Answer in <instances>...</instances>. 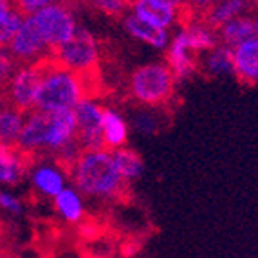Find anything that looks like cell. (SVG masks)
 I'll return each mask as SVG.
<instances>
[{
    "label": "cell",
    "instance_id": "29",
    "mask_svg": "<svg viewBox=\"0 0 258 258\" xmlns=\"http://www.w3.org/2000/svg\"><path fill=\"white\" fill-rule=\"evenodd\" d=\"M52 0H13L15 8L17 11L22 15V17H31V15H35L36 11L43 9L45 6L51 4Z\"/></svg>",
    "mask_w": 258,
    "mask_h": 258
},
{
    "label": "cell",
    "instance_id": "13",
    "mask_svg": "<svg viewBox=\"0 0 258 258\" xmlns=\"http://www.w3.org/2000/svg\"><path fill=\"white\" fill-rule=\"evenodd\" d=\"M233 51V74L244 85H254L258 80V38L238 43Z\"/></svg>",
    "mask_w": 258,
    "mask_h": 258
},
{
    "label": "cell",
    "instance_id": "16",
    "mask_svg": "<svg viewBox=\"0 0 258 258\" xmlns=\"http://www.w3.org/2000/svg\"><path fill=\"white\" fill-rule=\"evenodd\" d=\"M52 208L54 213L63 220L65 224H80L85 219L87 208L85 197L78 191L74 186H65L60 194L52 197Z\"/></svg>",
    "mask_w": 258,
    "mask_h": 258
},
{
    "label": "cell",
    "instance_id": "23",
    "mask_svg": "<svg viewBox=\"0 0 258 258\" xmlns=\"http://www.w3.org/2000/svg\"><path fill=\"white\" fill-rule=\"evenodd\" d=\"M203 69L210 76H231L233 74V51L228 45L217 43L215 47L204 52Z\"/></svg>",
    "mask_w": 258,
    "mask_h": 258
},
{
    "label": "cell",
    "instance_id": "25",
    "mask_svg": "<svg viewBox=\"0 0 258 258\" xmlns=\"http://www.w3.org/2000/svg\"><path fill=\"white\" fill-rule=\"evenodd\" d=\"M0 211L8 213L13 219H20V217H24L26 206H24V201L17 194H13L11 189L2 188L0 189Z\"/></svg>",
    "mask_w": 258,
    "mask_h": 258
},
{
    "label": "cell",
    "instance_id": "6",
    "mask_svg": "<svg viewBox=\"0 0 258 258\" xmlns=\"http://www.w3.org/2000/svg\"><path fill=\"white\" fill-rule=\"evenodd\" d=\"M31 20L36 26L49 51H54L56 47L63 45L67 40L73 38L78 29L73 9L61 2H51L35 15H31Z\"/></svg>",
    "mask_w": 258,
    "mask_h": 258
},
{
    "label": "cell",
    "instance_id": "4",
    "mask_svg": "<svg viewBox=\"0 0 258 258\" xmlns=\"http://www.w3.org/2000/svg\"><path fill=\"white\" fill-rule=\"evenodd\" d=\"M175 78L164 61H150L134 69L128 80V91L136 103L147 108L166 105L175 92Z\"/></svg>",
    "mask_w": 258,
    "mask_h": 258
},
{
    "label": "cell",
    "instance_id": "33",
    "mask_svg": "<svg viewBox=\"0 0 258 258\" xmlns=\"http://www.w3.org/2000/svg\"><path fill=\"white\" fill-rule=\"evenodd\" d=\"M0 237H2V228H0Z\"/></svg>",
    "mask_w": 258,
    "mask_h": 258
},
{
    "label": "cell",
    "instance_id": "3",
    "mask_svg": "<svg viewBox=\"0 0 258 258\" xmlns=\"http://www.w3.org/2000/svg\"><path fill=\"white\" fill-rule=\"evenodd\" d=\"M87 96L85 78L54 63L51 58L43 63L42 80L36 94L35 110L60 112L73 110L76 103Z\"/></svg>",
    "mask_w": 258,
    "mask_h": 258
},
{
    "label": "cell",
    "instance_id": "28",
    "mask_svg": "<svg viewBox=\"0 0 258 258\" xmlns=\"http://www.w3.org/2000/svg\"><path fill=\"white\" fill-rule=\"evenodd\" d=\"M18 63L15 61V58L11 56V52L8 51V47H0V89L4 91L8 82L11 80L13 73L17 71Z\"/></svg>",
    "mask_w": 258,
    "mask_h": 258
},
{
    "label": "cell",
    "instance_id": "5",
    "mask_svg": "<svg viewBox=\"0 0 258 258\" xmlns=\"http://www.w3.org/2000/svg\"><path fill=\"white\" fill-rule=\"evenodd\" d=\"M49 58L54 63L61 65L65 69L80 74V76H87L98 65L99 47L91 31L78 26L73 38L67 40L60 47H56L54 51H51Z\"/></svg>",
    "mask_w": 258,
    "mask_h": 258
},
{
    "label": "cell",
    "instance_id": "7",
    "mask_svg": "<svg viewBox=\"0 0 258 258\" xmlns=\"http://www.w3.org/2000/svg\"><path fill=\"white\" fill-rule=\"evenodd\" d=\"M45 60L38 61V63L18 65L17 71L13 73V76H11V80H9L4 89L8 105L18 108L24 114L35 110V101L36 94H38V87L40 80H42Z\"/></svg>",
    "mask_w": 258,
    "mask_h": 258
},
{
    "label": "cell",
    "instance_id": "21",
    "mask_svg": "<svg viewBox=\"0 0 258 258\" xmlns=\"http://www.w3.org/2000/svg\"><path fill=\"white\" fill-rule=\"evenodd\" d=\"M110 155L112 161H114V166H116L121 179L125 181V184L138 181L139 177L143 175V172H145V163H143L141 155L136 150H132V148H117V150L110 152Z\"/></svg>",
    "mask_w": 258,
    "mask_h": 258
},
{
    "label": "cell",
    "instance_id": "30",
    "mask_svg": "<svg viewBox=\"0 0 258 258\" xmlns=\"http://www.w3.org/2000/svg\"><path fill=\"white\" fill-rule=\"evenodd\" d=\"M219 0H184V9H189V13H206Z\"/></svg>",
    "mask_w": 258,
    "mask_h": 258
},
{
    "label": "cell",
    "instance_id": "22",
    "mask_svg": "<svg viewBox=\"0 0 258 258\" xmlns=\"http://www.w3.org/2000/svg\"><path fill=\"white\" fill-rule=\"evenodd\" d=\"M24 119H26V114L18 108L8 103L0 107V145L17 147L22 126H24Z\"/></svg>",
    "mask_w": 258,
    "mask_h": 258
},
{
    "label": "cell",
    "instance_id": "26",
    "mask_svg": "<svg viewBox=\"0 0 258 258\" xmlns=\"http://www.w3.org/2000/svg\"><path fill=\"white\" fill-rule=\"evenodd\" d=\"M132 125H134V128L141 134H154L159 130V119H157V116L152 112V108L143 107L141 110L134 116Z\"/></svg>",
    "mask_w": 258,
    "mask_h": 258
},
{
    "label": "cell",
    "instance_id": "10",
    "mask_svg": "<svg viewBox=\"0 0 258 258\" xmlns=\"http://www.w3.org/2000/svg\"><path fill=\"white\" fill-rule=\"evenodd\" d=\"M168 69L172 71L175 82L188 80L199 71V58L191 49H189L186 36L181 29L170 38L166 47V61Z\"/></svg>",
    "mask_w": 258,
    "mask_h": 258
},
{
    "label": "cell",
    "instance_id": "18",
    "mask_svg": "<svg viewBox=\"0 0 258 258\" xmlns=\"http://www.w3.org/2000/svg\"><path fill=\"white\" fill-rule=\"evenodd\" d=\"M258 33V24L256 18L251 15H242V17L233 18V20L226 22L224 26L217 29V36H219V43L228 45V47H235L238 43L245 42L249 38H256Z\"/></svg>",
    "mask_w": 258,
    "mask_h": 258
},
{
    "label": "cell",
    "instance_id": "15",
    "mask_svg": "<svg viewBox=\"0 0 258 258\" xmlns=\"http://www.w3.org/2000/svg\"><path fill=\"white\" fill-rule=\"evenodd\" d=\"M123 29L126 31V35L132 36L134 40L145 43L148 47L157 49V51H164L170 43V31L157 29V27H152L147 22L139 20L136 15H132L130 11H126L123 15Z\"/></svg>",
    "mask_w": 258,
    "mask_h": 258
},
{
    "label": "cell",
    "instance_id": "32",
    "mask_svg": "<svg viewBox=\"0 0 258 258\" xmlns=\"http://www.w3.org/2000/svg\"><path fill=\"white\" fill-rule=\"evenodd\" d=\"M52 2H61V4H67V2H71V0H52Z\"/></svg>",
    "mask_w": 258,
    "mask_h": 258
},
{
    "label": "cell",
    "instance_id": "12",
    "mask_svg": "<svg viewBox=\"0 0 258 258\" xmlns=\"http://www.w3.org/2000/svg\"><path fill=\"white\" fill-rule=\"evenodd\" d=\"M67 170L58 163H40L31 170V186L43 199H52L67 186Z\"/></svg>",
    "mask_w": 258,
    "mask_h": 258
},
{
    "label": "cell",
    "instance_id": "27",
    "mask_svg": "<svg viewBox=\"0 0 258 258\" xmlns=\"http://www.w3.org/2000/svg\"><path fill=\"white\" fill-rule=\"evenodd\" d=\"M99 13L108 17H123L130 9V0H91Z\"/></svg>",
    "mask_w": 258,
    "mask_h": 258
},
{
    "label": "cell",
    "instance_id": "1",
    "mask_svg": "<svg viewBox=\"0 0 258 258\" xmlns=\"http://www.w3.org/2000/svg\"><path fill=\"white\" fill-rule=\"evenodd\" d=\"M17 148L27 157L42 154L58 155L67 170V166L82 152L76 139V119L73 110L27 112Z\"/></svg>",
    "mask_w": 258,
    "mask_h": 258
},
{
    "label": "cell",
    "instance_id": "20",
    "mask_svg": "<svg viewBox=\"0 0 258 258\" xmlns=\"http://www.w3.org/2000/svg\"><path fill=\"white\" fill-rule=\"evenodd\" d=\"M253 0H219L215 6H211L206 13H203V20L213 29H219L226 22L233 20V18L247 15Z\"/></svg>",
    "mask_w": 258,
    "mask_h": 258
},
{
    "label": "cell",
    "instance_id": "24",
    "mask_svg": "<svg viewBox=\"0 0 258 258\" xmlns=\"http://www.w3.org/2000/svg\"><path fill=\"white\" fill-rule=\"evenodd\" d=\"M22 18L24 17L17 11L13 0H0V47H8Z\"/></svg>",
    "mask_w": 258,
    "mask_h": 258
},
{
    "label": "cell",
    "instance_id": "19",
    "mask_svg": "<svg viewBox=\"0 0 258 258\" xmlns=\"http://www.w3.org/2000/svg\"><path fill=\"white\" fill-rule=\"evenodd\" d=\"M181 31L184 33L189 49L197 56L208 52L210 49H213L219 43L217 31L208 26L203 18H191V20L184 22V26L181 27Z\"/></svg>",
    "mask_w": 258,
    "mask_h": 258
},
{
    "label": "cell",
    "instance_id": "14",
    "mask_svg": "<svg viewBox=\"0 0 258 258\" xmlns=\"http://www.w3.org/2000/svg\"><path fill=\"white\" fill-rule=\"evenodd\" d=\"M130 126L119 110L103 107V119H101V147L108 152L126 147L128 143Z\"/></svg>",
    "mask_w": 258,
    "mask_h": 258
},
{
    "label": "cell",
    "instance_id": "8",
    "mask_svg": "<svg viewBox=\"0 0 258 258\" xmlns=\"http://www.w3.org/2000/svg\"><path fill=\"white\" fill-rule=\"evenodd\" d=\"M76 119V139L82 150H96L101 147V119H103V105L96 99L82 98L73 108Z\"/></svg>",
    "mask_w": 258,
    "mask_h": 258
},
{
    "label": "cell",
    "instance_id": "2",
    "mask_svg": "<svg viewBox=\"0 0 258 258\" xmlns=\"http://www.w3.org/2000/svg\"><path fill=\"white\" fill-rule=\"evenodd\" d=\"M74 188L94 201H114L125 191V181L117 173L112 155L105 148L82 150L67 166Z\"/></svg>",
    "mask_w": 258,
    "mask_h": 258
},
{
    "label": "cell",
    "instance_id": "31",
    "mask_svg": "<svg viewBox=\"0 0 258 258\" xmlns=\"http://www.w3.org/2000/svg\"><path fill=\"white\" fill-rule=\"evenodd\" d=\"M166 4L173 6V8H179V9H184V0H163Z\"/></svg>",
    "mask_w": 258,
    "mask_h": 258
},
{
    "label": "cell",
    "instance_id": "17",
    "mask_svg": "<svg viewBox=\"0 0 258 258\" xmlns=\"http://www.w3.org/2000/svg\"><path fill=\"white\" fill-rule=\"evenodd\" d=\"M29 168V157L17 147L0 145V186H15Z\"/></svg>",
    "mask_w": 258,
    "mask_h": 258
},
{
    "label": "cell",
    "instance_id": "9",
    "mask_svg": "<svg viewBox=\"0 0 258 258\" xmlns=\"http://www.w3.org/2000/svg\"><path fill=\"white\" fill-rule=\"evenodd\" d=\"M8 51L11 52V56L18 65L38 63V61L49 58V54H51V51L40 36L36 26L31 20V17L22 18L17 33L13 35L11 42L8 43Z\"/></svg>",
    "mask_w": 258,
    "mask_h": 258
},
{
    "label": "cell",
    "instance_id": "11",
    "mask_svg": "<svg viewBox=\"0 0 258 258\" xmlns=\"http://www.w3.org/2000/svg\"><path fill=\"white\" fill-rule=\"evenodd\" d=\"M128 11L152 27L170 31L181 20V13L184 9L173 8L163 0H130Z\"/></svg>",
    "mask_w": 258,
    "mask_h": 258
}]
</instances>
